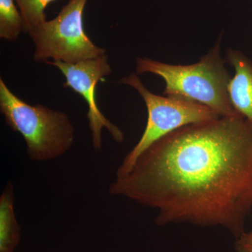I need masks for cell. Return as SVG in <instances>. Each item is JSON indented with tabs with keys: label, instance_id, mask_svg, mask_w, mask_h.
<instances>
[{
	"label": "cell",
	"instance_id": "2",
	"mask_svg": "<svg viewBox=\"0 0 252 252\" xmlns=\"http://www.w3.org/2000/svg\"><path fill=\"white\" fill-rule=\"evenodd\" d=\"M219 37L215 45L194 64L181 65L137 58V74L152 73L165 81L163 94L203 104L220 117H243L230 102V75L220 57Z\"/></svg>",
	"mask_w": 252,
	"mask_h": 252
},
{
	"label": "cell",
	"instance_id": "3",
	"mask_svg": "<svg viewBox=\"0 0 252 252\" xmlns=\"http://www.w3.org/2000/svg\"><path fill=\"white\" fill-rule=\"evenodd\" d=\"M0 111L11 130L22 135L33 161L57 158L72 147L74 127L65 113L31 105L12 92L0 79Z\"/></svg>",
	"mask_w": 252,
	"mask_h": 252
},
{
	"label": "cell",
	"instance_id": "5",
	"mask_svg": "<svg viewBox=\"0 0 252 252\" xmlns=\"http://www.w3.org/2000/svg\"><path fill=\"white\" fill-rule=\"evenodd\" d=\"M87 1L69 0L56 18L28 33L35 46L34 61L76 63L105 54V49L96 46L84 31L83 16Z\"/></svg>",
	"mask_w": 252,
	"mask_h": 252
},
{
	"label": "cell",
	"instance_id": "4",
	"mask_svg": "<svg viewBox=\"0 0 252 252\" xmlns=\"http://www.w3.org/2000/svg\"><path fill=\"white\" fill-rule=\"evenodd\" d=\"M119 82L131 86L139 93L145 102L148 118L142 137L124 158L116 177L128 173L144 151L168 134L184 126L220 117L211 109L198 102L150 92L135 73L122 78Z\"/></svg>",
	"mask_w": 252,
	"mask_h": 252
},
{
	"label": "cell",
	"instance_id": "11",
	"mask_svg": "<svg viewBox=\"0 0 252 252\" xmlns=\"http://www.w3.org/2000/svg\"><path fill=\"white\" fill-rule=\"evenodd\" d=\"M235 250L237 252H252V232H244L236 238Z\"/></svg>",
	"mask_w": 252,
	"mask_h": 252
},
{
	"label": "cell",
	"instance_id": "7",
	"mask_svg": "<svg viewBox=\"0 0 252 252\" xmlns=\"http://www.w3.org/2000/svg\"><path fill=\"white\" fill-rule=\"evenodd\" d=\"M225 62L234 68L228 94L235 110L252 122V63L240 51L227 49Z\"/></svg>",
	"mask_w": 252,
	"mask_h": 252
},
{
	"label": "cell",
	"instance_id": "9",
	"mask_svg": "<svg viewBox=\"0 0 252 252\" xmlns=\"http://www.w3.org/2000/svg\"><path fill=\"white\" fill-rule=\"evenodd\" d=\"M14 0H0V37L14 41L23 32V19Z\"/></svg>",
	"mask_w": 252,
	"mask_h": 252
},
{
	"label": "cell",
	"instance_id": "8",
	"mask_svg": "<svg viewBox=\"0 0 252 252\" xmlns=\"http://www.w3.org/2000/svg\"><path fill=\"white\" fill-rule=\"evenodd\" d=\"M14 204V187L9 182L0 197V252H14L21 240Z\"/></svg>",
	"mask_w": 252,
	"mask_h": 252
},
{
	"label": "cell",
	"instance_id": "6",
	"mask_svg": "<svg viewBox=\"0 0 252 252\" xmlns=\"http://www.w3.org/2000/svg\"><path fill=\"white\" fill-rule=\"evenodd\" d=\"M46 63L57 67L62 72L66 79L63 85L64 87L70 88L85 99L89 107L87 118L94 149L99 151L102 147L101 134L103 127H106L110 132L116 142H122L124 140V132L104 117L95 101L96 86L103 77L112 73L108 56L104 54L96 59L76 63L61 61H47Z\"/></svg>",
	"mask_w": 252,
	"mask_h": 252
},
{
	"label": "cell",
	"instance_id": "10",
	"mask_svg": "<svg viewBox=\"0 0 252 252\" xmlns=\"http://www.w3.org/2000/svg\"><path fill=\"white\" fill-rule=\"evenodd\" d=\"M23 19V32L29 33L45 22L46 6L56 0H14Z\"/></svg>",
	"mask_w": 252,
	"mask_h": 252
},
{
	"label": "cell",
	"instance_id": "1",
	"mask_svg": "<svg viewBox=\"0 0 252 252\" xmlns=\"http://www.w3.org/2000/svg\"><path fill=\"white\" fill-rule=\"evenodd\" d=\"M109 191L155 209L157 225L220 226L237 238L252 209V122L220 117L180 127L144 151Z\"/></svg>",
	"mask_w": 252,
	"mask_h": 252
}]
</instances>
